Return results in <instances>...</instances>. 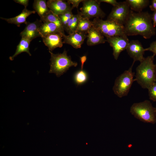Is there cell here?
<instances>
[{
	"instance_id": "obj_7",
	"label": "cell",
	"mask_w": 156,
	"mask_h": 156,
	"mask_svg": "<svg viewBox=\"0 0 156 156\" xmlns=\"http://www.w3.org/2000/svg\"><path fill=\"white\" fill-rule=\"evenodd\" d=\"M83 5L78 12L82 16L90 19L94 18H102L105 15L100 7L97 0H83Z\"/></svg>"
},
{
	"instance_id": "obj_27",
	"label": "cell",
	"mask_w": 156,
	"mask_h": 156,
	"mask_svg": "<svg viewBox=\"0 0 156 156\" xmlns=\"http://www.w3.org/2000/svg\"><path fill=\"white\" fill-rule=\"evenodd\" d=\"M145 50L151 52L154 55H156V40L152 42L148 47L145 49Z\"/></svg>"
},
{
	"instance_id": "obj_21",
	"label": "cell",
	"mask_w": 156,
	"mask_h": 156,
	"mask_svg": "<svg viewBox=\"0 0 156 156\" xmlns=\"http://www.w3.org/2000/svg\"><path fill=\"white\" fill-rule=\"evenodd\" d=\"M79 14V22L77 31L87 34L91 27L93 26L92 21L88 18L81 16Z\"/></svg>"
},
{
	"instance_id": "obj_8",
	"label": "cell",
	"mask_w": 156,
	"mask_h": 156,
	"mask_svg": "<svg viewBox=\"0 0 156 156\" xmlns=\"http://www.w3.org/2000/svg\"><path fill=\"white\" fill-rule=\"evenodd\" d=\"M131 10L126 1L118 2L116 5L113 7L107 19L124 25L128 18Z\"/></svg>"
},
{
	"instance_id": "obj_22",
	"label": "cell",
	"mask_w": 156,
	"mask_h": 156,
	"mask_svg": "<svg viewBox=\"0 0 156 156\" xmlns=\"http://www.w3.org/2000/svg\"><path fill=\"white\" fill-rule=\"evenodd\" d=\"M41 20L49 22L54 24L59 29L64 36L65 35L64 30L58 15L54 14L50 10L43 19Z\"/></svg>"
},
{
	"instance_id": "obj_4",
	"label": "cell",
	"mask_w": 156,
	"mask_h": 156,
	"mask_svg": "<svg viewBox=\"0 0 156 156\" xmlns=\"http://www.w3.org/2000/svg\"><path fill=\"white\" fill-rule=\"evenodd\" d=\"M51 54L50 73H54L59 77L65 73L72 66L76 67V62H73L70 56H68L67 52L64 50L62 53L54 54L49 51Z\"/></svg>"
},
{
	"instance_id": "obj_12",
	"label": "cell",
	"mask_w": 156,
	"mask_h": 156,
	"mask_svg": "<svg viewBox=\"0 0 156 156\" xmlns=\"http://www.w3.org/2000/svg\"><path fill=\"white\" fill-rule=\"evenodd\" d=\"M42 38L43 43L49 51L52 52L55 48H61L63 46V36L60 33H53Z\"/></svg>"
},
{
	"instance_id": "obj_1",
	"label": "cell",
	"mask_w": 156,
	"mask_h": 156,
	"mask_svg": "<svg viewBox=\"0 0 156 156\" xmlns=\"http://www.w3.org/2000/svg\"><path fill=\"white\" fill-rule=\"evenodd\" d=\"M124 26L127 36L140 35L148 39L156 34L152 15L147 12H135L131 10Z\"/></svg>"
},
{
	"instance_id": "obj_24",
	"label": "cell",
	"mask_w": 156,
	"mask_h": 156,
	"mask_svg": "<svg viewBox=\"0 0 156 156\" xmlns=\"http://www.w3.org/2000/svg\"><path fill=\"white\" fill-rule=\"evenodd\" d=\"M88 78L87 74L83 70L77 71L74 76V81L77 85H81L85 83L87 80Z\"/></svg>"
},
{
	"instance_id": "obj_10",
	"label": "cell",
	"mask_w": 156,
	"mask_h": 156,
	"mask_svg": "<svg viewBox=\"0 0 156 156\" xmlns=\"http://www.w3.org/2000/svg\"><path fill=\"white\" fill-rule=\"evenodd\" d=\"M126 50L129 55L133 59V62L138 61L140 62L145 58L144 57L145 49L138 40L130 41Z\"/></svg>"
},
{
	"instance_id": "obj_2",
	"label": "cell",
	"mask_w": 156,
	"mask_h": 156,
	"mask_svg": "<svg viewBox=\"0 0 156 156\" xmlns=\"http://www.w3.org/2000/svg\"><path fill=\"white\" fill-rule=\"evenodd\" d=\"M155 55L148 56L136 69L135 81L142 88L148 89L155 81Z\"/></svg>"
},
{
	"instance_id": "obj_33",
	"label": "cell",
	"mask_w": 156,
	"mask_h": 156,
	"mask_svg": "<svg viewBox=\"0 0 156 156\" xmlns=\"http://www.w3.org/2000/svg\"><path fill=\"white\" fill-rule=\"evenodd\" d=\"M152 15V19L154 27H156V11H154Z\"/></svg>"
},
{
	"instance_id": "obj_13",
	"label": "cell",
	"mask_w": 156,
	"mask_h": 156,
	"mask_svg": "<svg viewBox=\"0 0 156 156\" xmlns=\"http://www.w3.org/2000/svg\"><path fill=\"white\" fill-rule=\"evenodd\" d=\"M87 35L76 31L68 35L63 36V43L69 44L75 49L81 48Z\"/></svg>"
},
{
	"instance_id": "obj_5",
	"label": "cell",
	"mask_w": 156,
	"mask_h": 156,
	"mask_svg": "<svg viewBox=\"0 0 156 156\" xmlns=\"http://www.w3.org/2000/svg\"><path fill=\"white\" fill-rule=\"evenodd\" d=\"M134 62L127 70H125L116 79L113 90L114 94L119 98L126 96L128 94L133 82L134 73L132 67Z\"/></svg>"
},
{
	"instance_id": "obj_15",
	"label": "cell",
	"mask_w": 156,
	"mask_h": 156,
	"mask_svg": "<svg viewBox=\"0 0 156 156\" xmlns=\"http://www.w3.org/2000/svg\"><path fill=\"white\" fill-rule=\"evenodd\" d=\"M87 44L92 46L105 43L106 40L99 30L93 25L87 33Z\"/></svg>"
},
{
	"instance_id": "obj_31",
	"label": "cell",
	"mask_w": 156,
	"mask_h": 156,
	"mask_svg": "<svg viewBox=\"0 0 156 156\" xmlns=\"http://www.w3.org/2000/svg\"><path fill=\"white\" fill-rule=\"evenodd\" d=\"M149 7L151 11H156V0H153L151 1V4Z\"/></svg>"
},
{
	"instance_id": "obj_16",
	"label": "cell",
	"mask_w": 156,
	"mask_h": 156,
	"mask_svg": "<svg viewBox=\"0 0 156 156\" xmlns=\"http://www.w3.org/2000/svg\"><path fill=\"white\" fill-rule=\"evenodd\" d=\"M35 10H29L25 8L22 12L19 15L12 18H5L1 17V18L7 22L8 23L13 24L19 27L22 23H25L27 25L28 23L26 19L27 17L32 14H35Z\"/></svg>"
},
{
	"instance_id": "obj_23",
	"label": "cell",
	"mask_w": 156,
	"mask_h": 156,
	"mask_svg": "<svg viewBox=\"0 0 156 156\" xmlns=\"http://www.w3.org/2000/svg\"><path fill=\"white\" fill-rule=\"evenodd\" d=\"M79 17V14L78 13L77 14L73 15L69 22L65 30L68 34L77 31Z\"/></svg>"
},
{
	"instance_id": "obj_3",
	"label": "cell",
	"mask_w": 156,
	"mask_h": 156,
	"mask_svg": "<svg viewBox=\"0 0 156 156\" xmlns=\"http://www.w3.org/2000/svg\"><path fill=\"white\" fill-rule=\"evenodd\" d=\"M130 112L136 118L144 122L154 124L156 122V109L148 100L133 103Z\"/></svg>"
},
{
	"instance_id": "obj_20",
	"label": "cell",
	"mask_w": 156,
	"mask_h": 156,
	"mask_svg": "<svg viewBox=\"0 0 156 156\" xmlns=\"http://www.w3.org/2000/svg\"><path fill=\"white\" fill-rule=\"evenodd\" d=\"M131 10L135 12H140L147 6L149 1L148 0H126Z\"/></svg>"
},
{
	"instance_id": "obj_26",
	"label": "cell",
	"mask_w": 156,
	"mask_h": 156,
	"mask_svg": "<svg viewBox=\"0 0 156 156\" xmlns=\"http://www.w3.org/2000/svg\"><path fill=\"white\" fill-rule=\"evenodd\" d=\"M148 89L150 99L156 102V82L153 83Z\"/></svg>"
},
{
	"instance_id": "obj_18",
	"label": "cell",
	"mask_w": 156,
	"mask_h": 156,
	"mask_svg": "<svg viewBox=\"0 0 156 156\" xmlns=\"http://www.w3.org/2000/svg\"><path fill=\"white\" fill-rule=\"evenodd\" d=\"M33 7L35 11L42 20L50 11L47 3L45 0H35L33 4Z\"/></svg>"
},
{
	"instance_id": "obj_32",
	"label": "cell",
	"mask_w": 156,
	"mask_h": 156,
	"mask_svg": "<svg viewBox=\"0 0 156 156\" xmlns=\"http://www.w3.org/2000/svg\"><path fill=\"white\" fill-rule=\"evenodd\" d=\"M80 58L81 64V70H83L84 64L87 60V57L86 55H84L80 57Z\"/></svg>"
},
{
	"instance_id": "obj_28",
	"label": "cell",
	"mask_w": 156,
	"mask_h": 156,
	"mask_svg": "<svg viewBox=\"0 0 156 156\" xmlns=\"http://www.w3.org/2000/svg\"><path fill=\"white\" fill-rule=\"evenodd\" d=\"M83 1V0H68L67 1L70 4H71L72 5L71 7L73 9L75 8H78L79 3L82 2Z\"/></svg>"
},
{
	"instance_id": "obj_11",
	"label": "cell",
	"mask_w": 156,
	"mask_h": 156,
	"mask_svg": "<svg viewBox=\"0 0 156 156\" xmlns=\"http://www.w3.org/2000/svg\"><path fill=\"white\" fill-rule=\"evenodd\" d=\"M42 22L40 20H37L34 22H28L24 29L21 32L20 36L22 38L31 41L34 39L40 37L39 28Z\"/></svg>"
},
{
	"instance_id": "obj_34",
	"label": "cell",
	"mask_w": 156,
	"mask_h": 156,
	"mask_svg": "<svg viewBox=\"0 0 156 156\" xmlns=\"http://www.w3.org/2000/svg\"><path fill=\"white\" fill-rule=\"evenodd\" d=\"M155 81L156 82V63L155 66Z\"/></svg>"
},
{
	"instance_id": "obj_35",
	"label": "cell",
	"mask_w": 156,
	"mask_h": 156,
	"mask_svg": "<svg viewBox=\"0 0 156 156\" xmlns=\"http://www.w3.org/2000/svg\"><path fill=\"white\" fill-rule=\"evenodd\" d=\"M155 108H156V107H155Z\"/></svg>"
},
{
	"instance_id": "obj_30",
	"label": "cell",
	"mask_w": 156,
	"mask_h": 156,
	"mask_svg": "<svg viewBox=\"0 0 156 156\" xmlns=\"http://www.w3.org/2000/svg\"><path fill=\"white\" fill-rule=\"evenodd\" d=\"M14 1L16 3L24 5L25 8H26L28 5L29 2L28 0H14Z\"/></svg>"
},
{
	"instance_id": "obj_14",
	"label": "cell",
	"mask_w": 156,
	"mask_h": 156,
	"mask_svg": "<svg viewBox=\"0 0 156 156\" xmlns=\"http://www.w3.org/2000/svg\"><path fill=\"white\" fill-rule=\"evenodd\" d=\"M49 9L59 15L73 9L67 1L62 0H49L47 1Z\"/></svg>"
},
{
	"instance_id": "obj_6",
	"label": "cell",
	"mask_w": 156,
	"mask_h": 156,
	"mask_svg": "<svg viewBox=\"0 0 156 156\" xmlns=\"http://www.w3.org/2000/svg\"><path fill=\"white\" fill-rule=\"evenodd\" d=\"M93 25L106 38L117 36L126 35L124 25L113 21L105 20L99 18H94L92 21Z\"/></svg>"
},
{
	"instance_id": "obj_17",
	"label": "cell",
	"mask_w": 156,
	"mask_h": 156,
	"mask_svg": "<svg viewBox=\"0 0 156 156\" xmlns=\"http://www.w3.org/2000/svg\"><path fill=\"white\" fill-rule=\"evenodd\" d=\"M39 28L40 37L41 38L54 33H60L62 34L59 29L54 24L47 21H42Z\"/></svg>"
},
{
	"instance_id": "obj_9",
	"label": "cell",
	"mask_w": 156,
	"mask_h": 156,
	"mask_svg": "<svg viewBox=\"0 0 156 156\" xmlns=\"http://www.w3.org/2000/svg\"><path fill=\"white\" fill-rule=\"evenodd\" d=\"M106 41L113 49V55L117 60L121 53L126 50L129 41L126 35H120L106 38Z\"/></svg>"
},
{
	"instance_id": "obj_19",
	"label": "cell",
	"mask_w": 156,
	"mask_h": 156,
	"mask_svg": "<svg viewBox=\"0 0 156 156\" xmlns=\"http://www.w3.org/2000/svg\"><path fill=\"white\" fill-rule=\"evenodd\" d=\"M31 41L27 39L21 38L20 41L17 46L16 49L14 54L9 57L11 60H14V58L19 54L23 52H26L29 56L31 55L29 51V46Z\"/></svg>"
},
{
	"instance_id": "obj_29",
	"label": "cell",
	"mask_w": 156,
	"mask_h": 156,
	"mask_svg": "<svg viewBox=\"0 0 156 156\" xmlns=\"http://www.w3.org/2000/svg\"><path fill=\"white\" fill-rule=\"evenodd\" d=\"M98 1L101 3V2L107 3L112 5L113 7L116 5L118 3L116 0H97Z\"/></svg>"
},
{
	"instance_id": "obj_25",
	"label": "cell",
	"mask_w": 156,
	"mask_h": 156,
	"mask_svg": "<svg viewBox=\"0 0 156 156\" xmlns=\"http://www.w3.org/2000/svg\"><path fill=\"white\" fill-rule=\"evenodd\" d=\"M72 9L58 15L61 21L63 28L65 30L69 22L74 14L72 12Z\"/></svg>"
}]
</instances>
